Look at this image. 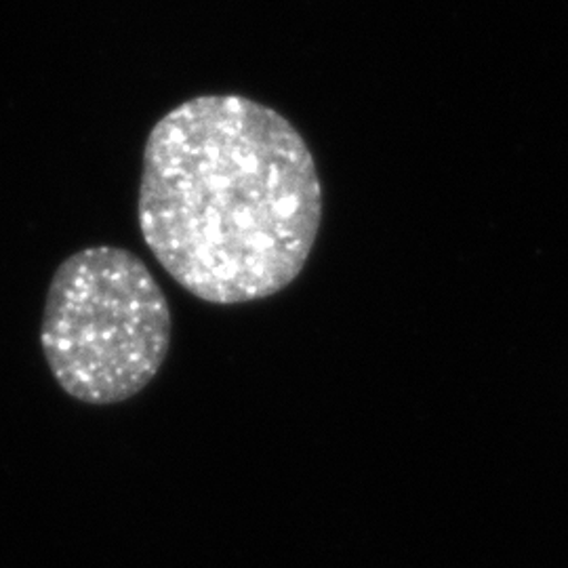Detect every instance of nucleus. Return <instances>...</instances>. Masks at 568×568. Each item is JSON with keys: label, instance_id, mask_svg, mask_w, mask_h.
<instances>
[{"label": "nucleus", "instance_id": "obj_2", "mask_svg": "<svg viewBox=\"0 0 568 568\" xmlns=\"http://www.w3.org/2000/svg\"><path fill=\"white\" fill-rule=\"evenodd\" d=\"M41 345L58 386L84 405H119L152 384L171 345V307L148 265L122 246H89L55 270Z\"/></svg>", "mask_w": 568, "mask_h": 568}, {"label": "nucleus", "instance_id": "obj_1", "mask_svg": "<svg viewBox=\"0 0 568 568\" xmlns=\"http://www.w3.org/2000/svg\"><path fill=\"white\" fill-rule=\"evenodd\" d=\"M138 220L164 272L206 304L293 283L323 220L314 156L291 122L241 95L178 105L143 150Z\"/></svg>", "mask_w": 568, "mask_h": 568}]
</instances>
